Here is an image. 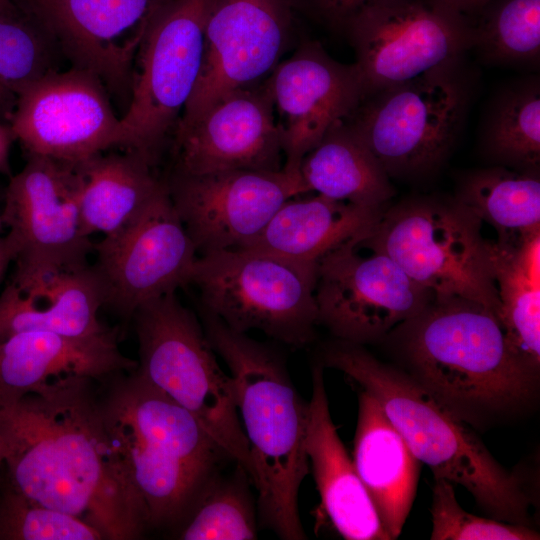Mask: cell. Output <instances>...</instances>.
Wrapping results in <instances>:
<instances>
[{"instance_id":"2","label":"cell","mask_w":540,"mask_h":540,"mask_svg":"<svg viewBox=\"0 0 540 540\" xmlns=\"http://www.w3.org/2000/svg\"><path fill=\"white\" fill-rule=\"evenodd\" d=\"M393 336L407 369L471 426L526 410L539 377L512 350L497 315L461 297L435 298Z\"/></svg>"},{"instance_id":"32","label":"cell","mask_w":540,"mask_h":540,"mask_svg":"<svg viewBox=\"0 0 540 540\" xmlns=\"http://www.w3.org/2000/svg\"><path fill=\"white\" fill-rule=\"evenodd\" d=\"M237 465V464H236ZM248 474L239 465L232 475L219 472L203 488L177 525L184 540H251L257 538L256 504ZM252 483V482H251Z\"/></svg>"},{"instance_id":"10","label":"cell","mask_w":540,"mask_h":540,"mask_svg":"<svg viewBox=\"0 0 540 540\" xmlns=\"http://www.w3.org/2000/svg\"><path fill=\"white\" fill-rule=\"evenodd\" d=\"M213 0H169L140 47L129 104L121 116L123 148L154 163L199 79Z\"/></svg>"},{"instance_id":"13","label":"cell","mask_w":540,"mask_h":540,"mask_svg":"<svg viewBox=\"0 0 540 540\" xmlns=\"http://www.w3.org/2000/svg\"><path fill=\"white\" fill-rule=\"evenodd\" d=\"M344 35L355 51L365 94L464 59L473 43L469 19L429 0H377Z\"/></svg>"},{"instance_id":"28","label":"cell","mask_w":540,"mask_h":540,"mask_svg":"<svg viewBox=\"0 0 540 540\" xmlns=\"http://www.w3.org/2000/svg\"><path fill=\"white\" fill-rule=\"evenodd\" d=\"M300 173L309 191L365 208L383 210L395 194L389 175L345 120L305 155Z\"/></svg>"},{"instance_id":"40","label":"cell","mask_w":540,"mask_h":540,"mask_svg":"<svg viewBox=\"0 0 540 540\" xmlns=\"http://www.w3.org/2000/svg\"><path fill=\"white\" fill-rule=\"evenodd\" d=\"M17 6L13 0H0V11H12L16 10Z\"/></svg>"},{"instance_id":"3","label":"cell","mask_w":540,"mask_h":540,"mask_svg":"<svg viewBox=\"0 0 540 540\" xmlns=\"http://www.w3.org/2000/svg\"><path fill=\"white\" fill-rule=\"evenodd\" d=\"M100 386L104 429L146 528L177 526L232 459L191 413L136 369Z\"/></svg>"},{"instance_id":"39","label":"cell","mask_w":540,"mask_h":540,"mask_svg":"<svg viewBox=\"0 0 540 540\" xmlns=\"http://www.w3.org/2000/svg\"><path fill=\"white\" fill-rule=\"evenodd\" d=\"M17 247L13 238L7 234L0 237V284L11 261L15 260Z\"/></svg>"},{"instance_id":"22","label":"cell","mask_w":540,"mask_h":540,"mask_svg":"<svg viewBox=\"0 0 540 540\" xmlns=\"http://www.w3.org/2000/svg\"><path fill=\"white\" fill-rule=\"evenodd\" d=\"M306 453L320 495L319 515L347 540H390L332 421L320 364L312 372Z\"/></svg>"},{"instance_id":"24","label":"cell","mask_w":540,"mask_h":540,"mask_svg":"<svg viewBox=\"0 0 540 540\" xmlns=\"http://www.w3.org/2000/svg\"><path fill=\"white\" fill-rule=\"evenodd\" d=\"M102 306L100 284L89 265L52 274L23 289L11 281L0 294V340L25 331L102 335L111 331L98 318Z\"/></svg>"},{"instance_id":"17","label":"cell","mask_w":540,"mask_h":540,"mask_svg":"<svg viewBox=\"0 0 540 540\" xmlns=\"http://www.w3.org/2000/svg\"><path fill=\"white\" fill-rule=\"evenodd\" d=\"M197 252L240 248L255 238L288 200L309 192L300 171L228 170L174 173L166 182Z\"/></svg>"},{"instance_id":"38","label":"cell","mask_w":540,"mask_h":540,"mask_svg":"<svg viewBox=\"0 0 540 540\" xmlns=\"http://www.w3.org/2000/svg\"><path fill=\"white\" fill-rule=\"evenodd\" d=\"M15 134L8 123L0 121V173L10 175L9 154Z\"/></svg>"},{"instance_id":"26","label":"cell","mask_w":540,"mask_h":540,"mask_svg":"<svg viewBox=\"0 0 540 540\" xmlns=\"http://www.w3.org/2000/svg\"><path fill=\"white\" fill-rule=\"evenodd\" d=\"M501 305L500 320L514 353L534 375L540 368V228L488 241Z\"/></svg>"},{"instance_id":"23","label":"cell","mask_w":540,"mask_h":540,"mask_svg":"<svg viewBox=\"0 0 540 540\" xmlns=\"http://www.w3.org/2000/svg\"><path fill=\"white\" fill-rule=\"evenodd\" d=\"M353 464L389 539L400 536L415 499L421 462L377 400L361 389Z\"/></svg>"},{"instance_id":"34","label":"cell","mask_w":540,"mask_h":540,"mask_svg":"<svg viewBox=\"0 0 540 540\" xmlns=\"http://www.w3.org/2000/svg\"><path fill=\"white\" fill-rule=\"evenodd\" d=\"M99 539L86 522L25 496L8 481L0 490V540Z\"/></svg>"},{"instance_id":"36","label":"cell","mask_w":540,"mask_h":540,"mask_svg":"<svg viewBox=\"0 0 540 540\" xmlns=\"http://www.w3.org/2000/svg\"><path fill=\"white\" fill-rule=\"evenodd\" d=\"M377 0H292L293 6L317 23L345 34L352 20Z\"/></svg>"},{"instance_id":"12","label":"cell","mask_w":540,"mask_h":540,"mask_svg":"<svg viewBox=\"0 0 540 540\" xmlns=\"http://www.w3.org/2000/svg\"><path fill=\"white\" fill-rule=\"evenodd\" d=\"M363 235L317 261L315 285L319 323L338 340L359 345L382 340L434 299L385 253L362 242Z\"/></svg>"},{"instance_id":"1","label":"cell","mask_w":540,"mask_h":540,"mask_svg":"<svg viewBox=\"0 0 540 540\" xmlns=\"http://www.w3.org/2000/svg\"><path fill=\"white\" fill-rule=\"evenodd\" d=\"M99 382L69 376L0 398L7 481L25 496L73 515L109 540L147 529L111 450Z\"/></svg>"},{"instance_id":"27","label":"cell","mask_w":540,"mask_h":540,"mask_svg":"<svg viewBox=\"0 0 540 540\" xmlns=\"http://www.w3.org/2000/svg\"><path fill=\"white\" fill-rule=\"evenodd\" d=\"M76 165L80 216L89 237L112 236L129 226L165 183L153 174L152 163L126 150L103 152Z\"/></svg>"},{"instance_id":"33","label":"cell","mask_w":540,"mask_h":540,"mask_svg":"<svg viewBox=\"0 0 540 540\" xmlns=\"http://www.w3.org/2000/svg\"><path fill=\"white\" fill-rule=\"evenodd\" d=\"M52 41L19 9L0 11V121L10 123L23 90L52 68Z\"/></svg>"},{"instance_id":"15","label":"cell","mask_w":540,"mask_h":540,"mask_svg":"<svg viewBox=\"0 0 540 540\" xmlns=\"http://www.w3.org/2000/svg\"><path fill=\"white\" fill-rule=\"evenodd\" d=\"M93 73L51 70L21 93L10 126L28 155L77 164L123 147L121 117Z\"/></svg>"},{"instance_id":"25","label":"cell","mask_w":540,"mask_h":540,"mask_svg":"<svg viewBox=\"0 0 540 540\" xmlns=\"http://www.w3.org/2000/svg\"><path fill=\"white\" fill-rule=\"evenodd\" d=\"M383 210L356 206L321 195L290 199L264 229L240 248L317 263L330 250L365 234Z\"/></svg>"},{"instance_id":"19","label":"cell","mask_w":540,"mask_h":540,"mask_svg":"<svg viewBox=\"0 0 540 540\" xmlns=\"http://www.w3.org/2000/svg\"><path fill=\"white\" fill-rule=\"evenodd\" d=\"M280 132L284 169L300 171L335 124L347 119L365 94L355 65L333 59L322 45L303 39L266 79Z\"/></svg>"},{"instance_id":"14","label":"cell","mask_w":540,"mask_h":540,"mask_svg":"<svg viewBox=\"0 0 540 540\" xmlns=\"http://www.w3.org/2000/svg\"><path fill=\"white\" fill-rule=\"evenodd\" d=\"M94 252L91 267L103 306L124 319L142 304L187 285L198 253L166 182L129 226L94 244Z\"/></svg>"},{"instance_id":"6","label":"cell","mask_w":540,"mask_h":540,"mask_svg":"<svg viewBox=\"0 0 540 540\" xmlns=\"http://www.w3.org/2000/svg\"><path fill=\"white\" fill-rule=\"evenodd\" d=\"M132 318L139 345L136 371L191 413L252 482L233 380L195 315L174 292L142 304Z\"/></svg>"},{"instance_id":"42","label":"cell","mask_w":540,"mask_h":540,"mask_svg":"<svg viewBox=\"0 0 540 540\" xmlns=\"http://www.w3.org/2000/svg\"><path fill=\"white\" fill-rule=\"evenodd\" d=\"M3 225H4V223H3L2 216H1V213H0V232L2 230Z\"/></svg>"},{"instance_id":"31","label":"cell","mask_w":540,"mask_h":540,"mask_svg":"<svg viewBox=\"0 0 540 540\" xmlns=\"http://www.w3.org/2000/svg\"><path fill=\"white\" fill-rule=\"evenodd\" d=\"M470 22L471 50L481 62L538 70L540 0H489Z\"/></svg>"},{"instance_id":"4","label":"cell","mask_w":540,"mask_h":540,"mask_svg":"<svg viewBox=\"0 0 540 540\" xmlns=\"http://www.w3.org/2000/svg\"><path fill=\"white\" fill-rule=\"evenodd\" d=\"M321 365L341 371L377 400L434 479L466 488L491 518L531 527L533 499L523 476L505 469L471 425L406 371L381 362L362 345L341 340L326 347Z\"/></svg>"},{"instance_id":"11","label":"cell","mask_w":540,"mask_h":540,"mask_svg":"<svg viewBox=\"0 0 540 540\" xmlns=\"http://www.w3.org/2000/svg\"><path fill=\"white\" fill-rule=\"evenodd\" d=\"M28 156L24 168L10 179L1 213L17 247L12 282L21 289L88 266L94 251L80 216L77 165Z\"/></svg>"},{"instance_id":"37","label":"cell","mask_w":540,"mask_h":540,"mask_svg":"<svg viewBox=\"0 0 540 540\" xmlns=\"http://www.w3.org/2000/svg\"><path fill=\"white\" fill-rule=\"evenodd\" d=\"M434 5L471 19L489 0H429Z\"/></svg>"},{"instance_id":"21","label":"cell","mask_w":540,"mask_h":540,"mask_svg":"<svg viewBox=\"0 0 540 540\" xmlns=\"http://www.w3.org/2000/svg\"><path fill=\"white\" fill-rule=\"evenodd\" d=\"M115 331L89 337L25 331L0 340V398H17L56 380L97 382L133 371L137 361L120 351Z\"/></svg>"},{"instance_id":"7","label":"cell","mask_w":540,"mask_h":540,"mask_svg":"<svg viewBox=\"0 0 540 540\" xmlns=\"http://www.w3.org/2000/svg\"><path fill=\"white\" fill-rule=\"evenodd\" d=\"M362 242L385 253L435 298L476 301L500 320L488 240L481 221L457 201L421 198L386 207Z\"/></svg>"},{"instance_id":"30","label":"cell","mask_w":540,"mask_h":540,"mask_svg":"<svg viewBox=\"0 0 540 540\" xmlns=\"http://www.w3.org/2000/svg\"><path fill=\"white\" fill-rule=\"evenodd\" d=\"M454 200L491 224L498 236L540 228L538 173L503 166L473 170L460 180Z\"/></svg>"},{"instance_id":"8","label":"cell","mask_w":540,"mask_h":540,"mask_svg":"<svg viewBox=\"0 0 540 540\" xmlns=\"http://www.w3.org/2000/svg\"><path fill=\"white\" fill-rule=\"evenodd\" d=\"M473 96L464 59L365 94L345 119L389 177L425 174L452 150Z\"/></svg>"},{"instance_id":"18","label":"cell","mask_w":540,"mask_h":540,"mask_svg":"<svg viewBox=\"0 0 540 540\" xmlns=\"http://www.w3.org/2000/svg\"><path fill=\"white\" fill-rule=\"evenodd\" d=\"M169 0H24L73 67L97 76L109 94L129 104L140 47Z\"/></svg>"},{"instance_id":"29","label":"cell","mask_w":540,"mask_h":540,"mask_svg":"<svg viewBox=\"0 0 540 540\" xmlns=\"http://www.w3.org/2000/svg\"><path fill=\"white\" fill-rule=\"evenodd\" d=\"M479 127L482 151L497 166L538 173L539 76L525 75L500 85L487 100Z\"/></svg>"},{"instance_id":"20","label":"cell","mask_w":540,"mask_h":540,"mask_svg":"<svg viewBox=\"0 0 540 540\" xmlns=\"http://www.w3.org/2000/svg\"><path fill=\"white\" fill-rule=\"evenodd\" d=\"M174 133L176 173L278 171L283 167L280 132L266 80L227 95Z\"/></svg>"},{"instance_id":"5","label":"cell","mask_w":540,"mask_h":540,"mask_svg":"<svg viewBox=\"0 0 540 540\" xmlns=\"http://www.w3.org/2000/svg\"><path fill=\"white\" fill-rule=\"evenodd\" d=\"M203 328L230 371L248 442L260 522L284 540H303L300 486L310 471L306 453L309 403L283 361L268 346L203 311Z\"/></svg>"},{"instance_id":"9","label":"cell","mask_w":540,"mask_h":540,"mask_svg":"<svg viewBox=\"0 0 540 540\" xmlns=\"http://www.w3.org/2000/svg\"><path fill=\"white\" fill-rule=\"evenodd\" d=\"M188 284L203 311L235 332L258 330L300 348L319 324L313 262L252 248L209 252L197 256Z\"/></svg>"},{"instance_id":"16","label":"cell","mask_w":540,"mask_h":540,"mask_svg":"<svg viewBox=\"0 0 540 540\" xmlns=\"http://www.w3.org/2000/svg\"><path fill=\"white\" fill-rule=\"evenodd\" d=\"M293 10L292 0L212 1L201 73L176 128L270 76L290 43Z\"/></svg>"},{"instance_id":"35","label":"cell","mask_w":540,"mask_h":540,"mask_svg":"<svg viewBox=\"0 0 540 540\" xmlns=\"http://www.w3.org/2000/svg\"><path fill=\"white\" fill-rule=\"evenodd\" d=\"M432 490V540H538L532 527L484 518L465 511L458 503L453 485L434 479Z\"/></svg>"},{"instance_id":"41","label":"cell","mask_w":540,"mask_h":540,"mask_svg":"<svg viewBox=\"0 0 540 540\" xmlns=\"http://www.w3.org/2000/svg\"><path fill=\"white\" fill-rule=\"evenodd\" d=\"M4 464V447L0 437V467Z\"/></svg>"}]
</instances>
